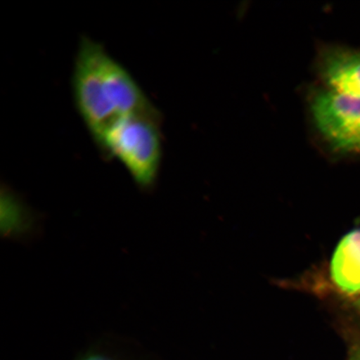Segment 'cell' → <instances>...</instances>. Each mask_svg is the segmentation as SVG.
<instances>
[{
    "instance_id": "4",
    "label": "cell",
    "mask_w": 360,
    "mask_h": 360,
    "mask_svg": "<svg viewBox=\"0 0 360 360\" xmlns=\"http://www.w3.org/2000/svg\"><path fill=\"white\" fill-rule=\"evenodd\" d=\"M319 73L328 89L360 98V51L332 47L323 51Z\"/></svg>"
},
{
    "instance_id": "3",
    "label": "cell",
    "mask_w": 360,
    "mask_h": 360,
    "mask_svg": "<svg viewBox=\"0 0 360 360\" xmlns=\"http://www.w3.org/2000/svg\"><path fill=\"white\" fill-rule=\"evenodd\" d=\"M311 112L315 126L333 150L360 155V98L321 90L312 98Z\"/></svg>"
},
{
    "instance_id": "7",
    "label": "cell",
    "mask_w": 360,
    "mask_h": 360,
    "mask_svg": "<svg viewBox=\"0 0 360 360\" xmlns=\"http://www.w3.org/2000/svg\"><path fill=\"white\" fill-rule=\"evenodd\" d=\"M74 360H154V357L134 346L101 340L83 350Z\"/></svg>"
},
{
    "instance_id": "2",
    "label": "cell",
    "mask_w": 360,
    "mask_h": 360,
    "mask_svg": "<svg viewBox=\"0 0 360 360\" xmlns=\"http://www.w3.org/2000/svg\"><path fill=\"white\" fill-rule=\"evenodd\" d=\"M94 142L103 154L122 165L139 188L154 187L162 159L160 115L124 117Z\"/></svg>"
},
{
    "instance_id": "8",
    "label": "cell",
    "mask_w": 360,
    "mask_h": 360,
    "mask_svg": "<svg viewBox=\"0 0 360 360\" xmlns=\"http://www.w3.org/2000/svg\"><path fill=\"white\" fill-rule=\"evenodd\" d=\"M350 360H360V347L354 351Z\"/></svg>"
},
{
    "instance_id": "5",
    "label": "cell",
    "mask_w": 360,
    "mask_h": 360,
    "mask_svg": "<svg viewBox=\"0 0 360 360\" xmlns=\"http://www.w3.org/2000/svg\"><path fill=\"white\" fill-rule=\"evenodd\" d=\"M330 276L345 294H360V229L349 233L337 245L331 259Z\"/></svg>"
},
{
    "instance_id": "6",
    "label": "cell",
    "mask_w": 360,
    "mask_h": 360,
    "mask_svg": "<svg viewBox=\"0 0 360 360\" xmlns=\"http://www.w3.org/2000/svg\"><path fill=\"white\" fill-rule=\"evenodd\" d=\"M39 217L11 188L2 187V235L12 240H22L38 231Z\"/></svg>"
},
{
    "instance_id": "1",
    "label": "cell",
    "mask_w": 360,
    "mask_h": 360,
    "mask_svg": "<svg viewBox=\"0 0 360 360\" xmlns=\"http://www.w3.org/2000/svg\"><path fill=\"white\" fill-rule=\"evenodd\" d=\"M71 87L76 110L94 141L124 117L160 115L129 70L87 36L76 52Z\"/></svg>"
}]
</instances>
